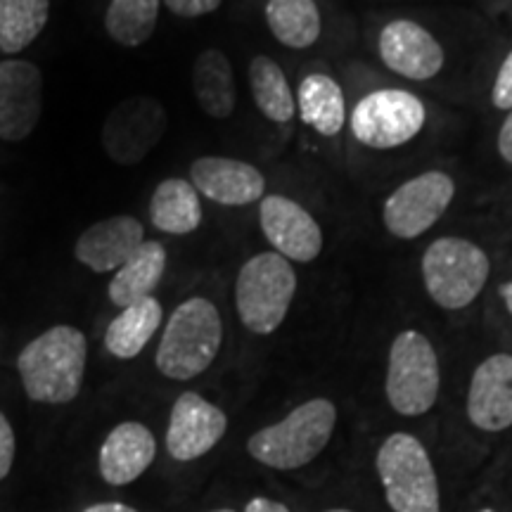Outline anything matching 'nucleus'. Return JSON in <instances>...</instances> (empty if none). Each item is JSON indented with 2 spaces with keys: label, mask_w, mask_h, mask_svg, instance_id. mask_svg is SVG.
I'll list each match as a JSON object with an SVG mask.
<instances>
[{
  "label": "nucleus",
  "mask_w": 512,
  "mask_h": 512,
  "mask_svg": "<svg viewBox=\"0 0 512 512\" xmlns=\"http://www.w3.org/2000/svg\"><path fill=\"white\" fill-rule=\"evenodd\" d=\"M498 294H501V302L505 306V311H508L510 316H512V280H508V283H503L501 290H498Z\"/></svg>",
  "instance_id": "obj_34"
},
{
  "label": "nucleus",
  "mask_w": 512,
  "mask_h": 512,
  "mask_svg": "<svg viewBox=\"0 0 512 512\" xmlns=\"http://www.w3.org/2000/svg\"><path fill=\"white\" fill-rule=\"evenodd\" d=\"M259 226L273 252L287 261L311 264L323 252V230L302 204L283 195H266L259 204Z\"/></svg>",
  "instance_id": "obj_13"
},
{
  "label": "nucleus",
  "mask_w": 512,
  "mask_h": 512,
  "mask_svg": "<svg viewBox=\"0 0 512 512\" xmlns=\"http://www.w3.org/2000/svg\"><path fill=\"white\" fill-rule=\"evenodd\" d=\"M427 297L444 311H463L484 292L491 275L489 256L467 238H439L422 254Z\"/></svg>",
  "instance_id": "obj_6"
},
{
  "label": "nucleus",
  "mask_w": 512,
  "mask_h": 512,
  "mask_svg": "<svg viewBox=\"0 0 512 512\" xmlns=\"http://www.w3.org/2000/svg\"><path fill=\"white\" fill-rule=\"evenodd\" d=\"M427 121L425 102L401 88L373 91L351 110V133L370 150H396L411 143Z\"/></svg>",
  "instance_id": "obj_8"
},
{
  "label": "nucleus",
  "mask_w": 512,
  "mask_h": 512,
  "mask_svg": "<svg viewBox=\"0 0 512 512\" xmlns=\"http://www.w3.org/2000/svg\"><path fill=\"white\" fill-rule=\"evenodd\" d=\"M157 458V441L143 422H121L100 446V477L110 486L133 484Z\"/></svg>",
  "instance_id": "obj_18"
},
{
  "label": "nucleus",
  "mask_w": 512,
  "mask_h": 512,
  "mask_svg": "<svg viewBox=\"0 0 512 512\" xmlns=\"http://www.w3.org/2000/svg\"><path fill=\"white\" fill-rule=\"evenodd\" d=\"M159 0H112L105 15V29L119 46L138 48L155 34Z\"/></svg>",
  "instance_id": "obj_27"
},
{
  "label": "nucleus",
  "mask_w": 512,
  "mask_h": 512,
  "mask_svg": "<svg viewBox=\"0 0 512 512\" xmlns=\"http://www.w3.org/2000/svg\"><path fill=\"white\" fill-rule=\"evenodd\" d=\"M17 456V439L15 430H12L10 420L5 418V413L0 411V482L12 472Z\"/></svg>",
  "instance_id": "obj_29"
},
{
  "label": "nucleus",
  "mask_w": 512,
  "mask_h": 512,
  "mask_svg": "<svg viewBox=\"0 0 512 512\" xmlns=\"http://www.w3.org/2000/svg\"><path fill=\"white\" fill-rule=\"evenodd\" d=\"M223 344V318L207 297H190L169 316L155 354L157 370L176 382L200 377L214 366Z\"/></svg>",
  "instance_id": "obj_4"
},
{
  "label": "nucleus",
  "mask_w": 512,
  "mask_h": 512,
  "mask_svg": "<svg viewBox=\"0 0 512 512\" xmlns=\"http://www.w3.org/2000/svg\"><path fill=\"white\" fill-rule=\"evenodd\" d=\"M209 512H238V510H230V508H219V510H209Z\"/></svg>",
  "instance_id": "obj_37"
},
{
  "label": "nucleus",
  "mask_w": 512,
  "mask_h": 512,
  "mask_svg": "<svg viewBox=\"0 0 512 512\" xmlns=\"http://www.w3.org/2000/svg\"><path fill=\"white\" fill-rule=\"evenodd\" d=\"M150 221L169 235L195 233L202 223L200 192L183 178H166L152 192Z\"/></svg>",
  "instance_id": "obj_22"
},
{
  "label": "nucleus",
  "mask_w": 512,
  "mask_h": 512,
  "mask_svg": "<svg viewBox=\"0 0 512 512\" xmlns=\"http://www.w3.org/2000/svg\"><path fill=\"white\" fill-rule=\"evenodd\" d=\"M456 197V181L446 171H425L401 183L382 207L384 228L399 240L425 235Z\"/></svg>",
  "instance_id": "obj_9"
},
{
  "label": "nucleus",
  "mask_w": 512,
  "mask_h": 512,
  "mask_svg": "<svg viewBox=\"0 0 512 512\" xmlns=\"http://www.w3.org/2000/svg\"><path fill=\"white\" fill-rule=\"evenodd\" d=\"M297 294L292 261L278 252L254 254L235 280V309L240 323L254 335H273L285 323Z\"/></svg>",
  "instance_id": "obj_7"
},
{
  "label": "nucleus",
  "mask_w": 512,
  "mask_h": 512,
  "mask_svg": "<svg viewBox=\"0 0 512 512\" xmlns=\"http://www.w3.org/2000/svg\"><path fill=\"white\" fill-rule=\"evenodd\" d=\"M465 413L482 434L512 430V354L498 351L472 370L467 384Z\"/></svg>",
  "instance_id": "obj_12"
},
{
  "label": "nucleus",
  "mask_w": 512,
  "mask_h": 512,
  "mask_svg": "<svg viewBox=\"0 0 512 512\" xmlns=\"http://www.w3.org/2000/svg\"><path fill=\"white\" fill-rule=\"evenodd\" d=\"M143 242V223L133 216H112L83 230L74 245V256L95 273H112L119 271Z\"/></svg>",
  "instance_id": "obj_17"
},
{
  "label": "nucleus",
  "mask_w": 512,
  "mask_h": 512,
  "mask_svg": "<svg viewBox=\"0 0 512 512\" xmlns=\"http://www.w3.org/2000/svg\"><path fill=\"white\" fill-rule=\"evenodd\" d=\"M323 512H358V510H351V508H328V510H323Z\"/></svg>",
  "instance_id": "obj_36"
},
{
  "label": "nucleus",
  "mask_w": 512,
  "mask_h": 512,
  "mask_svg": "<svg viewBox=\"0 0 512 512\" xmlns=\"http://www.w3.org/2000/svg\"><path fill=\"white\" fill-rule=\"evenodd\" d=\"M498 155H501V159L505 164L512 166V110L508 112V117L503 119V126L501 131H498Z\"/></svg>",
  "instance_id": "obj_31"
},
{
  "label": "nucleus",
  "mask_w": 512,
  "mask_h": 512,
  "mask_svg": "<svg viewBox=\"0 0 512 512\" xmlns=\"http://www.w3.org/2000/svg\"><path fill=\"white\" fill-rule=\"evenodd\" d=\"M491 102H494L496 110H512V50L505 55L501 69H498L494 88H491Z\"/></svg>",
  "instance_id": "obj_28"
},
{
  "label": "nucleus",
  "mask_w": 512,
  "mask_h": 512,
  "mask_svg": "<svg viewBox=\"0 0 512 512\" xmlns=\"http://www.w3.org/2000/svg\"><path fill=\"white\" fill-rule=\"evenodd\" d=\"M166 8H169L178 17H204L211 15L221 8L223 0H164Z\"/></svg>",
  "instance_id": "obj_30"
},
{
  "label": "nucleus",
  "mask_w": 512,
  "mask_h": 512,
  "mask_svg": "<svg viewBox=\"0 0 512 512\" xmlns=\"http://www.w3.org/2000/svg\"><path fill=\"white\" fill-rule=\"evenodd\" d=\"M472 512H501V510L494 508V505H479V508H475Z\"/></svg>",
  "instance_id": "obj_35"
},
{
  "label": "nucleus",
  "mask_w": 512,
  "mask_h": 512,
  "mask_svg": "<svg viewBox=\"0 0 512 512\" xmlns=\"http://www.w3.org/2000/svg\"><path fill=\"white\" fill-rule=\"evenodd\" d=\"M441 363L432 339L420 330L396 332L387 354L384 396L396 415L422 418L437 406Z\"/></svg>",
  "instance_id": "obj_5"
},
{
  "label": "nucleus",
  "mask_w": 512,
  "mask_h": 512,
  "mask_svg": "<svg viewBox=\"0 0 512 512\" xmlns=\"http://www.w3.org/2000/svg\"><path fill=\"white\" fill-rule=\"evenodd\" d=\"M297 110L304 124L325 138H335L347 124V100L330 74H309L299 83Z\"/></svg>",
  "instance_id": "obj_21"
},
{
  "label": "nucleus",
  "mask_w": 512,
  "mask_h": 512,
  "mask_svg": "<svg viewBox=\"0 0 512 512\" xmlns=\"http://www.w3.org/2000/svg\"><path fill=\"white\" fill-rule=\"evenodd\" d=\"M166 131V112L152 98H128L107 114L102 147L117 164L143 162Z\"/></svg>",
  "instance_id": "obj_10"
},
{
  "label": "nucleus",
  "mask_w": 512,
  "mask_h": 512,
  "mask_svg": "<svg viewBox=\"0 0 512 512\" xmlns=\"http://www.w3.org/2000/svg\"><path fill=\"white\" fill-rule=\"evenodd\" d=\"M192 91L204 114L211 119H228L238 102L233 64L219 48L202 50L192 64Z\"/></svg>",
  "instance_id": "obj_20"
},
{
  "label": "nucleus",
  "mask_w": 512,
  "mask_h": 512,
  "mask_svg": "<svg viewBox=\"0 0 512 512\" xmlns=\"http://www.w3.org/2000/svg\"><path fill=\"white\" fill-rule=\"evenodd\" d=\"M245 512H292L285 503L275 501V498L268 496H254L249 498L245 505Z\"/></svg>",
  "instance_id": "obj_32"
},
{
  "label": "nucleus",
  "mask_w": 512,
  "mask_h": 512,
  "mask_svg": "<svg viewBox=\"0 0 512 512\" xmlns=\"http://www.w3.org/2000/svg\"><path fill=\"white\" fill-rule=\"evenodd\" d=\"M43 110V76L34 62H0V140L19 143L38 126Z\"/></svg>",
  "instance_id": "obj_15"
},
{
  "label": "nucleus",
  "mask_w": 512,
  "mask_h": 512,
  "mask_svg": "<svg viewBox=\"0 0 512 512\" xmlns=\"http://www.w3.org/2000/svg\"><path fill=\"white\" fill-rule=\"evenodd\" d=\"M88 342L74 325H55L31 339L17 358V373L31 401L62 406L81 392Z\"/></svg>",
  "instance_id": "obj_2"
},
{
  "label": "nucleus",
  "mask_w": 512,
  "mask_h": 512,
  "mask_svg": "<svg viewBox=\"0 0 512 512\" xmlns=\"http://www.w3.org/2000/svg\"><path fill=\"white\" fill-rule=\"evenodd\" d=\"M377 50L389 72L408 81H430L444 69V48L422 24L413 19H394L384 24Z\"/></svg>",
  "instance_id": "obj_14"
},
{
  "label": "nucleus",
  "mask_w": 512,
  "mask_h": 512,
  "mask_svg": "<svg viewBox=\"0 0 512 512\" xmlns=\"http://www.w3.org/2000/svg\"><path fill=\"white\" fill-rule=\"evenodd\" d=\"M375 475L392 512H444L430 448L411 432H392L375 451Z\"/></svg>",
  "instance_id": "obj_3"
},
{
  "label": "nucleus",
  "mask_w": 512,
  "mask_h": 512,
  "mask_svg": "<svg viewBox=\"0 0 512 512\" xmlns=\"http://www.w3.org/2000/svg\"><path fill=\"white\" fill-rule=\"evenodd\" d=\"M266 22L275 41L292 50L311 48L323 29L316 0H268Z\"/></svg>",
  "instance_id": "obj_25"
},
{
  "label": "nucleus",
  "mask_w": 512,
  "mask_h": 512,
  "mask_svg": "<svg viewBox=\"0 0 512 512\" xmlns=\"http://www.w3.org/2000/svg\"><path fill=\"white\" fill-rule=\"evenodd\" d=\"M50 0H0V50L17 55L46 29Z\"/></svg>",
  "instance_id": "obj_26"
},
{
  "label": "nucleus",
  "mask_w": 512,
  "mask_h": 512,
  "mask_svg": "<svg viewBox=\"0 0 512 512\" xmlns=\"http://www.w3.org/2000/svg\"><path fill=\"white\" fill-rule=\"evenodd\" d=\"M249 86H252V98L273 124H290L297 114V98H294L290 81L278 62L268 55H256L249 62Z\"/></svg>",
  "instance_id": "obj_24"
},
{
  "label": "nucleus",
  "mask_w": 512,
  "mask_h": 512,
  "mask_svg": "<svg viewBox=\"0 0 512 512\" xmlns=\"http://www.w3.org/2000/svg\"><path fill=\"white\" fill-rule=\"evenodd\" d=\"M83 512H140L133 508V505H126V503H117V501H107V503H93L88 505Z\"/></svg>",
  "instance_id": "obj_33"
},
{
  "label": "nucleus",
  "mask_w": 512,
  "mask_h": 512,
  "mask_svg": "<svg viewBox=\"0 0 512 512\" xmlns=\"http://www.w3.org/2000/svg\"><path fill=\"white\" fill-rule=\"evenodd\" d=\"M166 261H169V254H166L162 242L145 240L138 247V252L119 271H114L112 283L107 287L112 304L119 306V309H126V306L152 297V292L157 290V285L164 278Z\"/></svg>",
  "instance_id": "obj_19"
},
{
  "label": "nucleus",
  "mask_w": 512,
  "mask_h": 512,
  "mask_svg": "<svg viewBox=\"0 0 512 512\" xmlns=\"http://www.w3.org/2000/svg\"><path fill=\"white\" fill-rule=\"evenodd\" d=\"M164 318L162 304L155 297H147L143 302L121 309L117 318L107 325L105 347L112 356L121 361H131L147 347Z\"/></svg>",
  "instance_id": "obj_23"
},
{
  "label": "nucleus",
  "mask_w": 512,
  "mask_h": 512,
  "mask_svg": "<svg viewBox=\"0 0 512 512\" xmlns=\"http://www.w3.org/2000/svg\"><path fill=\"white\" fill-rule=\"evenodd\" d=\"M197 192L223 207H247L264 200L266 178L256 166L233 157H200L190 166Z\"/></svg>",
  "instance_id": "obj_16"
},
{
  "label": "nucleus",
  "mask_w": 512,
  "mask_h": 512,
  "mask_svg": "<svg viewBox=\"0 0 512 512\" xmlns=\"http://www.w3.org/2000/svg\"><path fill=\"white\" fill-rule=\"evenodd\" d=\"M335 401L316 396L292 408L283 420L261 427L247 439L249 458L268 470L294 472L311 465L335 437Z\"/></svg>",
  "instance_id": "obj_1"
},
{
  "label": "nucleus",
  "mask_w": 512,
  "mask_h": 512,
  "mask_svg": "<svg viewBox=\"0 0 512 512\" xmlns=\"http://www.w3.org/2000/svg\"><path fill=\"white\" fill-rule=\"evenodd\" d=\"M228 432V415L197 392H183L166 425V451L178 463H192L219 446Z\"/></svg>",
  "instance_id": "obj_11"
}]
</instances>
